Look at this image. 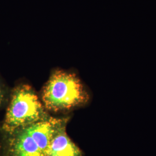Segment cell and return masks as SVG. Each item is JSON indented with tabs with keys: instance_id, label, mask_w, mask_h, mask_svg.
Returning a JSON list of instances; mask_svg holds the SVG:
<instances>
[{
	"instance_id": "3",
	"label": "cell",
	"mask_w": 156,
	"mask_h": 156,
	"mask_svg": "<svg viewBox=\"0 0 156 156\" xmlns=\"http://www.w3.org/2000/svg\"><path fill=\"white\" fill-rule=\"evenodd\" d=\"M34 90L21 84L13 90L1 129L5 135L50 117Z\"/></svg>"
},
{
	"instance_id": "6",
	"label": "cell",
	"mask_w": 156,
	"mask_h": 156,
	"mask_svg": "<svg viewBox=\"0 0 156 156\" xmlns=\"http://www.w3.org/2000/svg\"><path fill=\"white\" fill-rule=\"evenodd\" d=\"M4 96H5V93H4V90L2 86V84L1 82H0V106L3 102V101L4 99Z\"/></svg>"
},
{
	"instance_id": "1",
	"label": "cell",
	"mask_w": 156,
	"mask_h": 156,
	"mask_svg": "<svg viewBox=\"0 0 156 156\" xmlns=\"http://www.w3.org/2000/svg\"><path fill=\"white\" fill-rule=\"evenodd\" d=\"M41 96L46 109L57 113L86 106L91 99L89 90L78 75L63 69L52 73Z\"/></svg>"
},
{
	"instance_id": "2",
	"label": "cell",
	"mask_w": 156,
	"mask_h": 156,
	"mask_svg": "<svg viewBox=\"0 0 156 156\" xmlns=\"http://www.w3.org/2000/svg\"><path fill=\"white\" fill-rule=\"evenodd\" d=\"M68 120L50 116L5 135L7 156H47L54 135Z\"/></svg>"
},
{
	"instance_id": "4",
	"label": "cell",
	"mask_w": 156,
	"mask_h": 156,
	"mask_svg": "<svg viewBox=\"0 0 156 156\" xmlns=\"http://www.w3.org/2000/svg\"><path fill=\"white\" fill-rule=\"evenodd\" d=\"M66 126H62L54 135L47 156H83V151L68 135Z\"/></svg>"
},
{
	"instance_id": "5",
	"label": "cell",
	"mask_w": 156,
	"mask_h": 156,
	"mask_svg": "<svg viewBox=\"0 0 156 156\" xmlns=\"http://www.w3.org/2000/svg\"><path fill=\"white\" fill-rule=\"evenodd\" d=\"M0 156H7V147L5 135L0 129Z\"/></svg>"
}]
</instances>
